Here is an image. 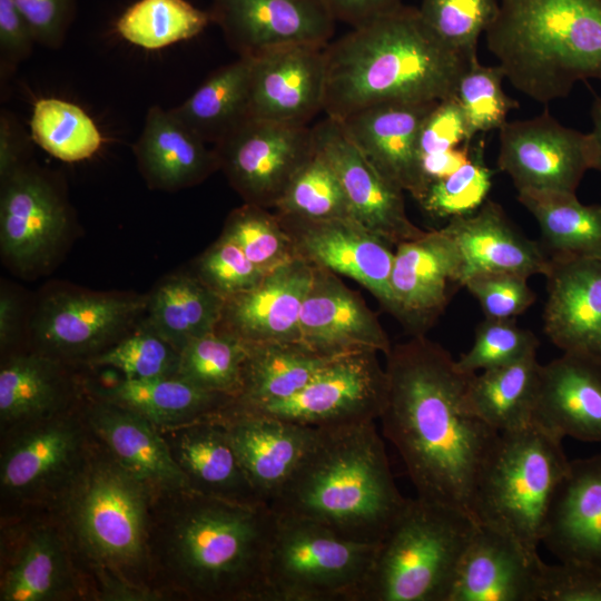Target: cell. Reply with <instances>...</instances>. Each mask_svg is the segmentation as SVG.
Listing matches in <instances>:
<instances>
[{"mask_svg":"<svg viewBox=\"0 0 601 601\" xmlns=\"http://www.w3.org/2000/svg\"><path fill=\"white\" fill-rule=\"evenodd\" d=\"M383 432L397 450L417 496L472 516L477 482L500 433L465 404L471 374L425 335L392 345L385 355Z\"/></svg>","mask_w":601,"mask_h":601,"instance_id":"cell-1","label":"cell"},{"mask_svg":"<svg viewBox=\"0 0 601 601\" xmlns=\"http://www.w3.org/2000/svg\"><path fill=\"white\" fill-rule=\"evenodd\" d=\"M276 514L191 490L152 495L149 554L155 589L196 601H267Z\"/></svg>","mask_w":601,"mask_h":601,"instance_id":"cell-2","label":"cell"},{"mask_svg":"<svg viewBox=\"0 0 601 601\" xmlns=\"http://www.w3.org/2000/svg\"><path fill=\"white\" fill-rule=\"evenodd\" d=\"M152 495L95 439L87 464L50 510L91 599H165L155 589L149 554Z\"/></svg>","mask_w":601,"mask_h":601,"instance_id":"cell-3","label":"cell"},{"mask_svg":"<svg viewBox=\"0 0 601 601\" xmlns=\"http://www.w3.org/2000/svg\"><path fill=\"white\" fill-rule=\"evenodd\" d=\"M473 62L447 46L418 8L402 4L327 45L324 112L342 119L378 102L453 97Z\"/></svg>","mask_w":601,"mask_h":601,"instance_id":"cell-4","label":"cell"},{"mask_svg":"<svg viewBox=\"0 0 601 601\" xmlns=\"http://www.w3.org/2000/svg\"><path fill=\"white\" fill-rule=\"evenodd\" d=\"M407 499L394 483L374 421L318 428L305 457L269 505L336 535L378 544Z\"/></svg>","mask_w":601,"mask_h":601,"instance_id":"cell-5","label":"cell"},{"mask_svg":"<svg viewBox=\"0 0 601 601\" xmlns=\"http://www.w3.org/2000/svg\"><path fill=\"white\" fill-rule=\"evenodd\" d=\"M485 41L511 85L548 105L601 80V0H499Z\"/></svg>","mask_w":601,"mask_h":601,"instance_id":"cell-6","label":"cell"},{"mask_svg":"<svg viewBox=\"0 0 601 601\" xmlns=\"http://www.w3.org/2000/svg\"><path fill=\"white\" fill-rule=\"evenodd\" d=\"M477 525L462 510L407 499L377 544L357 601H447Z\"/></svg>","mask_w":601,"mask_h":601,"instance_id":"cell-7","label":"cell"},{"mask_svg":"<svg viewBox=\"0 0 601 601\" xmlns=\"http://www.w3.org/2000/svg\"><path fill=\"white\" fill-rule=\"evenodd\" d=\"M569 463L562 439L534 423L500 433L477 482L472 518L536 550Z\"/></svg>","mask_w":601,"mask_h":601,"instance_id":"cell-8","label":"cell"},{"mask_svg":"<svg viewBox=\"0 0 601 601\" xmlns=\"http://www.w3.org/2000/svg\"><path fill=\"white\" fill-rule=\"evenodd\" d=\"M82 403L1 434L2 518L50 511L80 474L95 444Z\"/></svg>","mask_w":601,"mask_h":601,"instance_id":"cell-9","label":"cell"},{"mask_svg":"<svg viewBox=\"0 0 601 601\" xmlns=\"http://www.w3.org/2000/svg\"><path fill=\"white\" fill-rule=\"evenodd\" d=\"M376 548L276 514L265 573L267 601H357Z\"/></svg>","mask_w":601,"mask_h":601,"instance_id":"cell-10","label":"cell"},{"mask_svg":"<svg viewBox=\"0 0 601 601\" xmlns=\"http://www.w3.org/2000/svg\"><path fill=\"white\" fill-rule=\"evenodd\" d=\"M147 294L45 286L30 307L24 348L85 367L145 317Z\"/></svg>","mask_w":601,"mask_h":601,"instance_id":"cell-11","label":"cell"},{"mask_svg":"<svg viewBox=\"0 0 601 601\" xmlns=\"http://www.w3.org/2000/svg\"><path fill=\"white\" fill-rule=\"evenodd\" d=\"M75 219L58 180L31 160L0 179V255L16 276L33 279L62 256Z\"/></svg>","mask_w":601,"mask_h":601,"instance_id":"cell-12","label":"cell"},{"mask_svg":"<svg viewBox=\"0 0 601 601\" xmlns=\"http://www.w3.org/2000/svg\"><path fill=\"white\" fill-rule=\"evenodd\" d=\"M0 601L91 599L51 511L2 518Z\"/></svg>","mask_w":601,"mask_h":601,"instance_id":"cell-13","label":"cell"},{"mask_svg":"<svg viewBox=\"0 0 601 601\" xmlns=\"http://www.w3.org/2000/svg\"><path fill=\"white\" fill-rule=\"evenodd\" d=\"M377 354L361 351L341 355L289 397L249 408L230 407L317 428L375 421L387 392L385 367Z\"/></svg>","mask_w":601,"mask_h":601,"instance_id":"cell-14","label":"cell"},{"mask_svg":"<svg viewBox=\"0 0 601 601\" xmlns=\"http://www.w3.org/2000/svg\"><path fill=\"white\" fill-rule=\"evenodd\" d=\"M219 170L244 203L274 209L315 152L313 129L249 117L214 146Z\"/></svg>","mask_w":601,"mask_h":601,"instance_id":"cell-15","label":"cell"},{"mask_svg":"<svg viewBox=\"0 0 601 601\" xmlns=\"http://www.w3.org/2000/svg\"><path fill=\"white\" fill-rule=\"evenodd\" d=\"M497 167L518 191L574 193L584 174L595 169L598 147L592 132L559 122L549 111L506 121L499 129Z\"/></svg>","mask_w":601,"mask_h":601,"instance_id":"cell-16","label":"cell"},{"mask_svg":"<svg viewBox=\"0 0 601 601\" xmlns=\"http://www.w3.org/2000/svg\"><path fill=\"white\" fill-rule=\"evenodd\" d=\"M276 214V213H275ZM297 258L348 277L366 288L391 315L394 246L354 219H306L276 214Z\"/></svg>","mask_w":601,"mask_h":601,"instance_id":"cell-17","label":"cell"},{"mask_svg":"<svg viewBox=\"0 0 601 601\" xmlns=\"http://www.w3.org/2000/svg\"><path fill=\"white\" fill-rule=\"evenodd\" d=\"M208 12L238 57L327 46L336 22L324 0H213Z\"/></svg>","mask_w":601,"mask_h":601,"instance_id":"cell-18","label":"cell"},{"mask_svg":"<svg viewBox=\"0 0 601 601\" xmlns=\"http://www.w3.org/2000/svg\"><path fill=\"white\" fill-rule=\"evenodd\" d=\"M459 287L461 256L443 228L396 245L391 275L393 316L412 336L425 335Z\"/></svg>","mask_w":601,"mask_h":601,"instance_id":"cell-19","label":"cell"},{"mask_svg":"<svg viewBox=\"0 0 601 601\" xmlns=\"http://www.w3.org/2000/svg\"><path fill=\"white\" fill-rule=\"evenodd\" d=\"M312 129L315 147L335 170L356 221L394 246L425 233L408 218L404 191L365 157L338 119L326 116Z\"/></svg>","mask_w":601,"mask_h":601,"instance_id":"cell-20","label":"cell"},{"mask_svg":"<svg viewBox=\"0 0 601 601\" xmlns=\"http://www.w3.org/2000/svg\"><path fill=\"white\" fill-rule=\"evenodd\" d=\"M326 47L288 46L252 57L249 116L307 126L324 111Z\"/></svg>","mask_w":601,"mask_h":601,"instance_id":"cell-21","label":"cell"},{"mask_svg":"<svg viewBox=\"0 0 601 601\" xmlns=\"http://www.w3.org/2000/svg\"><path fill=\"white\" fill-rule=\"evenodd\" d=\"M437 102L384 101L338 119L378 171L417 201L426 191L418 152L420 132Z\"/></svg>","mask_w":601,"mask_h":601,"instance_id":"cell-22","label":"cell"},{"mask_svg":"<svg viewBox=\"0 0 601 601\" xmlns=\"http://www.w3.org/2000/svg\"><path fill=\"white\" fill-rule=\"evenodd\" d=\"M299 341L331 356L361 351L386 355L392 347L363 297L337 274L316 266L300 312Z\"/></svg>","mask_w":601,"mask_h":601,"instance_id":"cell-23","label":"cell"},{"mask_svg":"<svg viewBox=\"0 0 601 601\" xmlns=\"http://www.w3.org/2000/svg\"><path fill=\"white\" fill-rule=\"evenodd\" d=\"M85 367L23 348L1 357V434L67 412L87 394Z\"/></svg>","mask_w":601,"mask_h":601,"instance_id":"cell-24","label":"cell"},{"mask_svg":"<svg viewBox=\"0 0 601 601\" xmlns=\"http://www.w3.org/2000/svg\"><path fill=\"white\" fill-rule=\"evenodd\" d=\"M230 405L217 416L256 494L269 506L312 447L318 428Z\"/></svg>","mask_w":601,"mask_h":601,"instance_id":"cell-25","label":"cell"},{"mask_svg":"<svg viewBox=\"0 0 601 601\" xmlns=\"http://www.w3.org/2000/svg\"><path fill=\"white\" fill-rule=\"evenodd\" d=\"M544 333L563 353L601 362V257L550 258Z\"/></svg>","mask_w":601,"mask_h":601,"instance_id":"cell-26","label":"cell"},{"mask_svg":"<svg viewBox=\"0 0 601 601\" xmlns=\"http://www.w3.org/2000/svg\"><path fill=\"white\" fill-rule=\"evenodd\" d=\"M82 411L95 439L154 494L190 490L160 430L149 420L88 391Z\"/></svg>","mask_w":601,"mask_h":601,"instance_id":"cell-27","label":"cell"},{"mask_svg":"<svg viewBox=\"0 0 601 601\" xmlns=\"http://www.w3.org/2000/svg\"><path fill=\"white\" fill-rule=\"evenodd\" d=\"M543 563L536 550L479 524L447 601H536Z\"/></svg>","mask_w":601,"mask_h":601,"instance_id":"cell-28","label":"cell"},{"mask_svg":"<svg viewBox=\"0 0 601 601\" xmlns=\"http://www.w3.org/2000/svg\"><path fill=\"white\" fill-rule=\"evenodd\" d=\"M313 266L295 258L252 289L225 300L216 331L246 344L299 341V317Z\"/></svg>","mask_w":601,"mask_h":601,"instance_id":"cell-29","label":"cell"},{"mask_svg":"<svg viewBox=\"0 0 601 601\" xmlns=\"http://www.w3.org/2000/svg\"><path fill=\"white\" fill-rule=\"evenodd\" d=\"M533 423L562 440L601 442V362L563 353L541 365Z\"/></svg>","mask_w":601,"mask_h":601,"instance_id":"cell-30","label":"cell"},{"mask_svg":"<svg viewBox=\"0 0 601 601\" xmlns=\"http://www.w3.org/2000/svg\"><path fill=\"white\" fill-rule=\"evenodd\" d=\"M462 260V286L476 274L505 272L525 277L545 275L550 258L540 242L525 236L501 205L486 199L475 211L450 218L442 227Z\"/></svg>","mask_w":601,"mask_h":601,"instance_id":"cell-31","label":"cell"},{"mask_svg":"<svg viewBox=\"0 0 601 601\" xmlns=\"http://www.w3.org/2000/svg\"><path fill=\"white\" fill-rule=\"evenodd\" d=\"M541 543L560 562L601 566V454L570 461L552 499Z\"/></svg>","mask_w":601,"mask_h":601,"instance_id":"cell-32","label":"cell"},{"mask_svg":"<svg viewBox=\"0 0 601 601\" xmlns=\"http://www.w3.org/2000/svg\"><path fill=\"white\" fill-rule=\"evenodd\" d=\"M159 430L191 491L237 503L265 504L252 486L217 414Z\"/></svg>","mask_w":601,"mask_h":601,"instance_id":"cell-33","label":"cell"},{"mask_svg":"<svg viewBox=\"0 0 601 601\" xmlns=\"http://www.w3.org/2000/svg\"><path fill=\"white\" fill-rule=\"evenodd\" d=\"M147 186L175 193L204 183L219 170L217 154L173 112L149 107L141 134L132 146Z\"/></svg>","mask_w":601,"mask_h":601,"instance_id":"cell-34","label":"cell"},{"mask_svg":"<svg viewBox=\"0 0 601 601\" xmlns=\"http://www.w3.org/2000/svg\"><path fill=\"white\" fill-rule=\"evenodd\" d=\"M91 395L131 410L157 427H171L207 418L220 413L235 398L209 392L179 377L149 380L121 378L112 384L99 385L86 377Z\"/></svg>","mask_w":601,"mask_h":601,"instance_id":"cell-35","label":"cell"},{"mask_svg":"<svg viewBox=\"0 0 601 601\" xmlns=\"http://www.w3.org/2000/svg\"><path fill=\"white\" fill-rule=\"evenodd\" d=\"M246 345L243 388L233 402L237 408L294 395L338 357L317 352L300 341Z\"/></svg>","mask_w":601,"mask_h":601,"instance_id":"cell-36","label":"cell"},{"mask_svg":"<svg viewBox=\"0 0 601 601\" xmlns=\"http://www.w3.org/2000/svg\"><path fill=\"white\" fill-rule=\"evenodd\" d=\"M224 303L190 269L180 270L147 293L145 319L180 352L189 341L216 331Z\"/></svg>","mask_w":601,"mask_h":601,"instance_id":"cell-37","label":"cell"},{"mask_svg":"<svg viewBox=\"0 0 601 601\" xmlns=\"http://www.w3.org/2000/svg\"><path fill=\"white\" fill-rule=\"evenodd\" d=\"M541 364L536 353L516 362L471 374L465 387L467 410L499 433L533 423Z\"/></svg>","mask_w":601,"mask_h":601,"instance_id":"cell-38","label":"cell"},{"mask_svg":"<svg viewBox=\"0 0 601 601\" xmlns=\"http://www.w3.org/2000/svg\"><path fill=\"white\" fill-rule=\"evenodd\" d=\"M518 200L535 218L549 258L601 257V205H584L574 193L524 189Z\"/></svg>","mask_w":601,"mask_h":601,"instance_id":"cell-39","label":"cell"},{"mask_svg":"<svg viewBox=\"0 0 601 601\" xmlns=\"http://www.w3.org/2000/svg\"><path fill=\"white\" fill-rule=\"evenodd\" d=\"M252 57H238L213 73L171 112L214 146L249 116Z\"/></svg>","mask_w":601,"mask_h":601,"instance_id":"cell-40","label":"cell"},{"mask_svg":"<svg viewBox=\"0 0 601 601\" xmlns=\"http://www.w3.org/2000/svg\"><path fill=\"white\" fill-rule=\"evenodd\" d=\"M208 11L187 0H137L116 21L117 33L146 50H159L198 36L210 23Z\"/></svg>","mask_w":601,"mask_h":601,"instance_id":"cell-41","label":"cell"},{"mask_svg":"<svg viewBox=\"0 0 601 601\" xmlns=\"http://www.w3.org/2000/svg\"><path fill=\"white\" fill-rule=\"evenodd\" d=\"M29 124L31 139L66 162L92 157L104 141L98 126L81 107L59 98L38 99Z\"/></svg>","mask_w":601,"mask_h":601,"instance_id":"cell-42","label":"cell"},{"mask_svg":"<svg viewBox=\"0 0 601 601\" xmlns=\"http://www.w3.org/2000/svg\"><path fill=\"white\" fill-rule=\"evenodd\" d=\"M246 354L244 342L215 331L184 346L177 376L206 391L237 398L243 388Z\"/></svg>","mask_w":601,"mask_h":601,"instance_id":"cell-43","label":"cell"},{"mask_svg":"<svg viewBox=\"0 0 601 601\" xmlns=\"http://www.w3.org/2000/svg\"><path fill=\"white\" fill-rule=\"evenodd\" d=\"M274 210L306 219H354L343 186L329 162L316 149L295 175Z\"/></svg>","mask_w":601,"mask_h":601,"instance_id":"cell-44","label":"cell"},{"mask_svg":"<svg viewBox=\"0 0 601 601\" xmlns=\"http://www.w3.org/2000/svg\"><path fill=\"white\" fill-rule=\"evenodd\" d=\"M219 236L236 244L265 273L297 258L278 216L258 205L244 203L234 208Z\"/></svg>","mask_w":601,"mask_h":601,"instance_id":"cell-45","label":"cell"},{"mask_svg":"<svg viewBox=\"0 0 601 601\" xmlns=\"http://www.w3.org/2000/svg\"><path fill=\"white\" fill-rule=\"evenodd\" d=\"M180 352L160 336L145 319L115 345L85 366L109 367L128 380L177 376Z\"/></svg>","mask_w":601,"mask_h":601,"instance_id":"cell-46","label":"cell"},{"mask_svg":"<svg viewBox=\"0 0 601 601\" xmlns=\"http://www.w3.org/2000/svg\"><path fill=\"white\" fill-rule=\"evenodd\" d=\"M493 171L484 161V142L472 146L469 160L449 176L432 183L418 204L439 218L472 214L487 199Z\"/></svg>","mask_w":601,"mask_h":601,"instance_id":"cell-47","label":"cell"},{"mask_svg":"<svg viewBox=\"0 0 601 601\" xmlns=\"http://www.w3.org/2000/svg\"><path fill=\"white\" fill-rule=\"evenodd\" d=\"M504 78L499 65L485 66L479 60L462 75L455 98L465 115L470 141L477 134L500 129L508 121L509 112L519 107L518 101L504 92Z\"/></svg>","mask_w":601,"mask_h":601,"instance_id":"cell-48","label":"cell"},{"mask_svg":"<svg viewBox=\"0 0 601 601\" xmlns=\"http://www.w3.org/2000/svg\"><path fill=\"white\" fill-rule=\"evenodd\" d=\"M499 0H422L420 13L451 48L471 61L477 59V42L493 22Z\"/></svg>","mask_w":601,"mask_h":601,"instance_id":"cell-49","label":"cell"},{"mask_svg":"<svg viewBox=\"0 0 601 601\" xmlns=\"http://www.w3.org/2000/svg\"><path fill=\"white\" fill-rule=\"evenodd\" d=\"M538 347L536 336L515 319L485 318L475 329L471 348L455 363L461 372L475 374L516 362L536 353Z\"/></svg>","mask_w":601,"mask_h":601,"instance_id":"cell-50","label":"cell"},{"mask_svg":"<svg viewBox=\"0 0 601 601\" xmlns=\"http://www.w3.org/2000/svg\"><path fill=\"white\" fill-rule=\"evenodd\" d=\"M190 270L224 300L252 289L267 274L221 236L194 260Z\"/></svg>","mask_w":601,"mask_h":601,"instance_id":"cell-51","label":"cell"},{"mask_svg":"<svg viewBox=\"0 0 601 601\" xmlns=\"http://www.w3.org/2000/svg\"><path fill=\"white\" fill-rule=\"evenodd\" d=\"M463 287L477 300L485 318L515 319L536 300L528 277L514 273L476 274Z\"/></svg>","mask_w":601,"mask_h":601,"instance_id":"cell-52","label":"cell"},{"mask_svg":"<svg viewBox=\"0 0 601 601\" xmlns=\"http://www.w3.org/2000/svg\"><path fill=\"white\" fill-rule=\"evenodd\" d=\"M536 601H601V566L584 562L543 563Z\"/></svg>","mask_w":601,"mask_h":601,"instance_id":"cell-53","label":"cell"},{"mask_svg":"<svg viewBox=\"0 0 601 601\" xmlns=\"http://www.w3.org/2000/svg\"><path fill=\"white\" fill-rule=\"evenodd\" d=\"M471 144L465 115L455 96L440 100L423 122L418 152L423 156Z\"/></svg>","mask_w":601,"mask_h":601,"instance_id":"cell-54","label":"cell"},{"mask_svg":"<svg viewBox=\"0 0 601 601\" xmlns=\"http://www.w3.org/2000/svg\"><path fill=\"white\" fill-rule=\"evenodd\" d=\"M30 24L37 43L59 49L76 13V0H13Z\"/></svg>","mask_w":601,"mask_h":601,"instance_id":"cell-55","label":"cell"},{"mask_svg":"<svg viewBox=\"0 0 601 601\" xmlns=\"http://www.w3.org/2000/svg\"><path fill=\"white\" fill-rule=\"evenodd\" d=\"M37 43L35 33L13 0H0V75L7 79Z\"/></svg>","mask_w":601,"mask_h":601,"instance_id":"cell-56","label":"cell"},{"mask_svg":"<svg viewBox=\"0 0 601 601\" xmlns=\"http://www.w3.org/2000/svg\"><path fill=\"white\" fill-rule=\"evenodd\" d=\"M30 308L23 294L14 285L2 280L0 285V349L1 357L26 346Z\"/></svg>","mask_w":601,"mask_h":601,"instance_id":"cell-57","label":"cell"},{"mask_svg":"<svg viewBox=\"0 0 601 601\" xmlns=\"http://www.w3.org/2000/svg\"><path fill=\"white\" fill-rule=\"evenodd\" d=\"M29 140L16 117L7 110L0 115V179L29 161Z\"/></svg>","mask_w":601,"mask_h":601,"instance_id":"cell-58","label":"cell"},{"mask_svg":"<svg viewBox=\"0 0 601 601\" xmlns=\"http://www.w3.org/2000/svg\"><path fill=\"white\" fill-rule=\"evenodd\" d=\"M336 21L364 26L403 4V0H324Z\"/></svg>","mask_w":601,"mask_h":601,"instance_id":"cell-59","label":"cell"},{"mask_svg":"<svg viewBox=\"0 0 601 601\" xmlns=\"http://www.w3.org/2000/svg\"><path fill=\"white\" fill-rule=\"evenodd\" d=\"M471 152L472 144H464L444 152L421 157V169L426 189L432 183L449 176L465 164Z\"/></svg>","mask_w":601,"mask_h":601,"instance_id":"cell-60","label":"cell"},{"mask_svg":"<svg viewBox=\"0 0 601 601\" xmlns=\"http://www.w3.org/2000/svg\"><path fill=\"white\" fill-rule=\"evenodd\" d=\"M592 135L598 147V158L595 169L601 173V93L594 95L591 106Z\"/></svg>","mask_w":601,"mask_h":601,"instance_id":"cell-61","label":"cell"}]
</instances>
